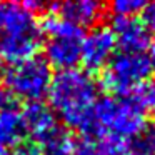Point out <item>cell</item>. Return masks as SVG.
I'll return each instance as SVG.
<instances>
[{
    "label": "cell",
    "instance_id": "6da1fadb",
    "mask_svg": "<svg viewBox=\"0 0 155 155\" xmlns=\"http://www.w3.org/2000/svg\"><path fill=\"white\" fill-rule=\"evenodd\" d=\"M50 108L65 125L84 132L92 130L94 108L97 104V84L90 74L80 68L60 70L48 88Z\"/></svg>",
    "mask_w": 155,
    "mask_h": 155
},
{
    "label": "cell",
    "instance_id": "7a4b0ae2",
    "mask_svg": "<svg viewBox=\"0 0 155 155\" xmlns=\"http://www.w3.org/2000/svg\"><path fill=\"white\" fill-rule=\"evenodd\" d=\"M42 44V28L35 12L25 4H0V57L18 64L35 57Z\"/></svg>",
    "mask_w": 155,
    "mask_h": 155
},
{
    "label": "cell",
    "instance_id": "3957f363",
    "mask_svg": "<svg viewBox=\"0 0 155 155\" xmlns=\"http://www.w3.org/2000/svg\"><path fill=\"white\" fill-rule=\"evenodd\" d=\"M147 130V117L124 97L98 98L94 108L90 134L107 135L127 142ZM87 134V135H90Z\"/></svg>",
    "mask_w": 155,
    "mask_h": 155
},
{
    "label": "cell",
    "instance_id": "277c9868",
    "mask_svg": "<svg viewBox=\"0 0 155 155\" xmlns=\"http://www.w3.org/2000/svg\"><path fill=\"white\" fill-rule=\"evenodd\" d=\"M155 68V48L148 52H120L105 65L102 82L117 97L128 95L138 84L147 80Z\"/></svg>",
    "mask_w": 155,
    "mask_h": 155
},
{
    "label": "cell",
    "instance_id": "5b68a950",
    "mask_svg": "<svg viewBox=\"0 0 155 155\" xmlns=\"http://www.w3.org/2000/svg\"><path fill=\"white\" fill-rule=\"evenodd\" d=\"M42 28L45 34L44 48L48 65L58 67L60 70L75 68L80 62L84 30L55 14L45 18Z\"/></svg>",
    "mask_w": 155,
    "mask_h": 155
},
{
    "label": "cell",
    "instance_id": "8992f818",
    "mask_svg": "<svg viewBox=\"0 0 155 155\" xmlns=\"http://www.w3.org/2000/svg\"><path fill=\"white\" fill-rule=\"evenodd\" d=\"M52 78L54 75L48 62L37 55L14 64L7 74H4L7 92L17 102L25 100L28 104L40 102L42 97L48 94Z\"/></svg>",
    "mask_w": 155,
    "mask_h": 155
},
{
    "label": "cell",
    "instance_id": "52a82bcc",
    "mask_svg": "<svg viewBox=\"0 0 155 155\" xmlns=\"http://www.w3.org/2000/svg\"><path fill=\"white\" fill-rule=\"evenodd\" d=\"M117 40L110 27H95L84 35L80 48V60L87 70H98L105 67L115 55Z\"/></svg>",
    "mask_w": 155,
    "mask_h": 155
},
{
    "label": "cell",
    "instance_id": "ba28073f",
    "mask_svg": "<svg viewBox=\"0 0 155 155\" xmlns=\"http://www.w3.org/2000/svg\"><path fill=\"white\" fill-rule=\"evenodd\" d=\"M112 32L122 52L152 50V35L143 22L135 17H114Z\"/></svg>",
    "mask_w": 155,
    "mask_h": 155
},
{
    "label": "cell",
    "instance_id": "9c48e42d",
    "mask_svg": "<svg viewBox=\"0 0 155 155\" xmlns=\"http://www.w3.org/2000/svg\"><path fill=\"white\" fill-rule=\"evenodd\" d=\"M55 15L60 18L77 25V27H90L102 17L104 5L95 0H75V2H64V4L52 5Z\"/></svg>",
    "mask_w": 155,
    "mask_h": 155
},
{
    "label": "cell",
    "instance_id": "30bf717a",
    "mask_svg": "<svg viewBox=\"0 0 155 155\" xmlns=\"http://www.w3.org/2000/svg\"><path fill=\"white\" fill-rule=\"evenodd\" d=\"M25 122V130L30 134L35 140L40 143L50 134H54L58 128L57 124V115L54 114L50 107H47L42 102H34L28 104L27 108L22 112Z\"/></svg>",
    "mask_w": 155,
    "mask_h": 155
},
{
    "label": "cell",
    "instance_id": "8fae6325",
    "mask_svg": "<svg viewBox=\"0 0 155 155\" xmlns=\"http://www.w3.org/2000/svg\"><path fill=\"white\" fill-rule=\"evenodd\" d=\"M74 155H130V147L118 138L90 134L74 142Z\"/></svg>",
    "mask_w": 155,
    "mask_h": 155
},
{
    "label": "cell",
    "instance_id": "7c38bea8",
    "mask_svg": "<svg viewBox=\"0 0 155 155\" xmlns=\"http://www.w3.org/2000/svg\"><path fill=\"white\" fill-rule=\"evenodd\" d=\"M25 135V122L18 105H0V145H20Z\"/></svg>",
    "mask_w": 155,
    "mask_h": 155
},
{
    "label": "cell",
    "instance_id": "4fadbf2b",
    "mask_svg": "<svg viewBox=\"0 0 155 155\" xmlns=\"http://www.w3.org/2000/svg\"><path fill=\"white\" fill-rule=\"evenodd\" d=\"M128 100L147 117L155 115V80H143L128 94Z\"/></svg>",
    "mask_w": 155,
    "mask_h": 155
},
{
    "label": "cell",
    "instance_id": "5bb4252c",
    "mask_svg": "<svg viewBox=\"0 0 155 155\" xmlns=\"http://www.w3.org/2000/svg\"><path fill=\"white\" fill-rule=\"evenodd\" d=\"M44 155H74V140L70 134L58 127L44 142H40Z\"/></svg>",
    "mask_w": 155,
    "mask_h": 155
},
{
    "label": "cell",
    "instance_id": "9a60e30c",
    "mask_svg": "<svg viewBox=\"0 0 155 155\" xmlns=\"http://www.w3.org/2000/svg\"><path fill=\"white\" fill-rule=\"evenodd\" d=\"M147 4L143 0H115L110 4V10L114 17H135L145 10Z\"/></svg>",
    "mask_w": 155,
    "mask_h": 155
},
{
    "label": "cell",
    "instance_id": "2e32d148",
    "mask_svg": "<svg viewBox=\"0 0 155 155\" xmlns=\"http://www.w3.org/2000/svg\"><path fill=\"white\" fill-rule=\"evenodd\" d=\"M12 155H44V152L37 143H20Z\"/></svg>",
    "mask_w": 155,
    "mask_h": 155
},
{
    "label": "cell",
    "instance_id": "e0dca14e",
    "mask_svg": "<svg viewBox=\"0 0 155 155\" xmlns=\"http://www.w3.org/2000/svg\"><path fill=\"white\" fill-rule=\"evenodd\" d=\"M145 27L148 32L155 34V2L145 7Z\"/></svg>",
    "mask_w": 155,
    "mask_h": 155
},
{
    "label": "cell",
    "instance_id": "ac0fdd59",
    "mask_svg": "<svg viewBox=\"0 0 155 155\" xmlns=\"http://www.w3.org/2000/svg\"><path fill=\"white\" fill-rule=\"evenodd\" d=\"M130 155H155V152L150 150V148H147V147H143V145L137 140L134 147H130Z\"/></svg>",
    "mask_w": 155,
    "mask_h": 155
},
{
    "label": "cell",
    "instance_id": "d6986e66",
    "mask_svg": "<svg viewBox=\"0 0 155 155\" xmlns=\"http://www.w3.org/2000/svg\"><path fill=\"white\" fill-rule=\"evenodd\" d=\"M0 155H12V152L8 150L7 147H4V145H0Z\"/></svg>",
    "mask_w": 155,
    "mask_h": 155
},
{
    "label": "cell",
    "instance_id": "ffe728a7",
    "mask_svg": "<svg viewBox=\"0 0 155 155\" xmlns=\"http://www.w3.org/2000/svg\"><path fill=\"white\" fill-rule=\"evenodd\" d=\"M2 82H4V70H2V64H0V87H2Z\"/></svg>",
    "mask_w": 155,
    "mask_h": 155
}]
</instances>
